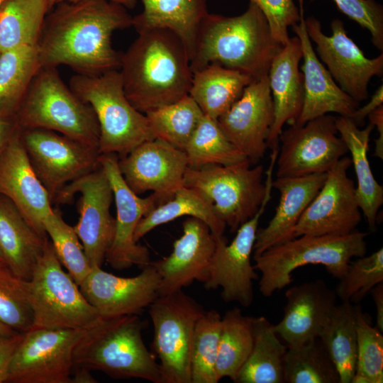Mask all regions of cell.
Here are the masks:
<instances>
[{"instance_id": "1", "label": "cell", "mask_w": 383, "mask_h": 383, "mask_svg": "<svg viewBox=\"0 0 383 383\" xmlns=\"http://www.w3.org/2000/svg\"><path fill=\"white\" fill-rule=\"evenodd\" d=\"M45 18L38 44L42 67L65 65L78 74L118 70L113 33L133 26L124 6L106 0L60 1Z\"/></svg>"}, {"instance_id": "2", "label": "cell", "mask_w": 383, "mask_h": 383, "mask_svg": "<svg viewBox=\"0 0 383 383\" xmlns=\"http://www.w3.org/2000/svg\"><path fill=\"white\" fill-rule=\"evenodd\" d=\"M121 54L118 70L123 89L139 111L172 104L189 94L193 72L182 40L167 29H149Z\"/></svg>"}, {"instance_id": "3", "label": "cell", "mask_w": 383, "mask_h": 383, "mask_svg": "<svg viewBox=\"0 0 383 383\" xmlns=\"http://www.w3.org/2000/svg\"><path fill=\"white\" fill-rule=\"evenodd\" d=\"M283 46L272 35L261 10L250 2L239 16L206 14L199 29L191 68L194 72L214 63L256 80L268 74Z\"/></svg>"}, {"instance_id": "4", "label": "cell", "mask_w": 383, "mask_h": 383, "mask_svg": "<svg viewBox=\"0 0 383 383\" xmlns=\"http://www.w3.org/2000/svg\"><path fill=\"white\" fill-rule=\"evenodd\" d=\"M138 315L101 318L86 329L74 351V366L101 371L115 379L162 383L156 356L145 346Z\"/></svg>"}, {"instance_id": "5", "label": "cell", "mask_w": 383, "mask_h": 383, "mask_svg": "<svg viewBox=\"0 0 383 383\" xmlns=\"http://www.w3.org/2000/svg\"><path fill=\"white\" fill-rule=\"evenodd\" d=\"M367 235L357 230L346 235H302L254 255V268L261 274L260 292L270 297L292 283L294 270L306 265H323L341 279L353 258L365 255Z\"/></svg>"}, {"instance_id": "6", "label": "cell", "mask_w": 383, "mask_h": 383, "mask_svg": "<svg viewBox=\"0 0 383 383\" xmlns=\"http://www.w3.org/2000/svg\"><path fill=\"white\" fill-rule=\"evenodd\" d=\"M16 118L21 130H49L99 148V126L92 108L65 84L57 67H41Z\"/></svg>"}, {"instance_id": "7", "label": "cell", "mask_w": 383, "mask_h": 383, "mask_svg": "<svg viewBox=\"0 0 383 383\" xmlns=\"http://www.w3.org/2000/svg\"><path fill=\"white\" fill-rule=\"evenodd\" d=\"M69 87L96 115L101 154L121 157L141 143L153 139L146 115L126 96L119 70L99 74L77 73L70 78Z\"/></svg>"}, {"instance_id": "8", "label": "cell", "mask_w": 383, "mask_h": 383, "mask_svg": "<svg viewBox=\"0 0 383 383\" xmlns=\"http://www.w3.org/2000/svg\"><path fill=\"white\" fill-rule=\"evenodd\" d=\"M62 266L48 239L30 278L23 282L33 313L30 329H87L102 318Z\"/></svg>"}, {"instance_id": "9", "label": "cell", "mask_w": 383, "mask_h": 383, "mask_svg": "<svg viewBox=\"0 0 383 383\" xmlns=\"http://www.w3.org/2000/svg\"><path fill=\"white\" fill-rule=\"evenodd\" d=\"M264 167L248 160L231 165L187 169L184 185L200 192L218 219L235 233L259 210L266 185Z\"/></svg>"}, {"instance_id": "10", "label": "cell", "mask_w": 383, "mask_h": 383, "mask_svg": "<svg viewBox=\"0 0 383 383\" xmlns=\"http://www.w3.org/2000/svg\"><path fill=\"white\" fill-rule=\"evenodd\" d=\"M148 307L154 330L152 348L162 383H192L194 331L205 310L182 289L159 296Z\"/></svg>"}, {"instance_id": "11", "label": "cell", "mask_w": 383, "mask_h": 383, "mask_svg": "<svg viewBox=\"0 0 383 383\" xmlns=\"http://www.w3.org/2000/svg\"><path fill=\"white\" fill-rule=\"evenodd\" d=\"M272 167L265 172V194L257 212L243 223L228 243L223 235L216 238V248L208 270L204 287L221 289V296L226 303L237 302L250 306L254 299L253 282L258 274L251 262L260 220L271 199L273 180Z\"/></svg>"}, {"instance_id": "12", "label": "cell", "mask_w": 383, "mask_h": 383, "mask_svg": "<svg viewBox=\"0 0 383 383\" xmlns=\"http://www.w3.org/2000/svg\"><path fill=\"white\" fill-rule=\"evenodd\" d=\"M20 135L52 204L65 186L100 167L97 148L45 129H20Z\"/></svg>"}, {"instance_id": "13", "label": "cell", "mask_w": 383, "mask_h": 383, "mask_svg": "<svg viewBox=\"0 0 383 383\" xmlns=\"http://www.w3.org/2000/svg\"><path fill=\"white\" fill-rule=\"evenodd\" d=\"M86 329H30L10 362L6 382L71 383L74 351Z\"/></svg>"}, {"instance_id": "14", "label": "cell", "mask_w": 383, "mask_h": 383, "mask_svg": "<svg viewBox=\"0 0 383 383\" xmlns=\"http://www.w3.org/2000/svg\"><path fill=\"white\" fill-rule=\"evenodd\" d=\"M335 118L325 114L282 131L275 163L277 177L326 173L344 157L348 150L338 135Z\"/></svg>"}, {"instance_id": "15", "label": "cell", "mask_w": 383, "mask_h": 383, "mask_svg": "<svg viewBox=\"0 0 383 383\" xmlns=\"http://www.w3.org/2000/svg\"><path fill=\"white\" fill-rule=\"evenodd\" d=\"M77 193L80 194L79 217L73 227L91 267H101L113 238L116 221L110 212L113 190L101 166L65 186L52 204L70 203Z\"/></svg>"}, {"instance_id": "16", "label": "cell", "mask_w": 383, "mask_h": 383, "mask_svg": "<svg viewBox=\"0 0 383 383\" xmlns=\"http://www.w3.org/2000/svg\"><path fill=\"white\" fill-rule=\"evenodd\" d=\"M309 37L316 44L318 55L339 87L357 102L368 98L371 79L383 74V54L367 58L348 35L343 22L333 19L332 35L322 31L320 21L313 16L304 20Z\"/></svg>"}, {"instance_id": "17", "label": "cell", "mask_w": 383, "mask_h": 383, "mask_svg": "<svg viewBox=\"0 0 383 383\" xmlns=\"http://www.w3.org/2000/svg\"><path fill=\"white\" fill-rule=\"evenodd\" d=\"M116 154H101L100 166L113 190L116 209L115 232L105 260L113 269L122 270L136 265L141 270L151 261L148 248L138 244L134 233L140 221L164 199L155 193L141 198L127 185L119 170Z\"/></svg>"}, {"instance_id": "18", "label": "cell", "mask_w": 383, "mask_h": 383, "mask_svg": "<svg viewBox=\"0 0 383 383\" xmlns=\"http://www.w3.org/2000/svg\"><path fill=\"white\" fill-rule=\"evenodd\" d=\"M351 165V159L344 156L326 172L323 184L295 227L294 238L346 235L356 230L362 214L354 182L348 175Z\"/></svg>"}, {"instance_id": "19", "label": "cell", "mask_w": 383, "mask_h": 383, "mask_svg": "<svg viewBox=\"0 0 383 383\" xmlns=\"http://www.w3.org/2000/svg\"><path fill=\"white\" fill-rule=\"evenodd\" d=\"M119 170L128 187L139 195L151 191L165 201L184 185L188 161L184 150L153 138L118 157Z\"/></svg>"}, {"instance_id": "20", "label": "cell", "mask_w": 383, "mask_h": 383, "mask_svg": "<svg viewBox=\"0 0 383 383\" xmlns=\"http://www.w3.org/2000/svg\"><path fill=\"white\" fill-rule=\"evenodd\" d=\"M268 74L253 80L217 121L227 138L252 165L262 159L274 123Z\"/></svg>"}, {"instance_id": "21", "label": "cell", "mask_w": 383, "mask_h": 383, "mask_svg": "<svg viewBox=\"0 0 383 383\" xmlns=\"http://www.w3.org/2000/svg\"><path fill=\"white\" fill-rule=\"evenodd\" d=\"M160 278L152 262L134 277H123L91 267L79 285L102 318L139 315L159 296Z\"/></svg>"}, {"instance_id": "22", "label": "cell", "mask_w": 383, "mask_h": 383, "mask_svg": "<svg viewBox=\"0 0 383 383\" xmlns=\"http://www.w3.org/2000/svg\"><path fill=\"white\" fill-rule=\"evenodd\" d=\"M0 195L8 199L41 237L47 238L43 221L53 207L36 175L18 128L0 154Z\"/></svg>"}, {"instance_id": "23", "label": "cell", "mask_w": 383, "mask_h": 383, "mask_svg": "<svg viewBox=\"0 0 383 383\" xmlns=\"http://www.w3.org/2000/svg\"><path fill=\"white\" fill-rule=\"evenodd\" d=\"M216 238L201 220L189 217L182 223V234L172 252L152 262L160 278L159 296L182 289L194 281L206 282Z\"/></svg>"}, {"instance_id": "24", "label": "cell", "mask_w": 383, "mask_h": 383, "mask_svg": "<svg viewBox=\"0 0 383 383\" xmlns=\"http://www.w3.org/2000/svg\"><path fill=\"white\" fill-rule=\"evenodd\" d=\"M283 316L274 325L287 347H299L318 338L336 304L337 295L318 279L291 287L285 292Z\"/></svg>"}, {"instance_id": "25", "label": "cell", "mask_w": 383, "mask_h": 383, "mask_svg": "<svg viewBox=\"0 0 383 383\" xmlns=\"http://www.w3.org/2000/svg\"><path fill=\"white\" fill-rule=\"evenodd\" d=\"M298 2L300 21L292 28L301 45L304 62L301 70L304 75V99L301 114L294 125H304L311 119L328 113L350 117L359 107L360 103L339 87L318 60L306 29L304 1Z\"/></svg>"}, {"instance_id": "26", "label": "cell", "mask_w": 383, "mask_h": 383, "mask_svg": "<svg viewBox=\"0 0 383 383\" xmlns=\"http://www.w3.org/2000/svg\"><path fill=\"white\" fill-rule=\"evenodd\" d=\"M301 59V45L296 35L289 38L270 65L268 79L274 111L267 140L270 150L278 148L284 125H294L301 114L304 99V75L299 70Z\"/></svg>"}, {"instance_id": "27", "label": "cell", "mask_w": 383, "mask_h": 383, "mask_svg": "<svg viewBox=\"0 0 383 383\" xmlns=\"http://www.w3.org/2000/svg\"><path fill=\"white\" fill-rule=\"evenodd\" d=\"M326 173L301 177H277L272 187L280 194L275 213L268 224L258 228L253 247L254 255L294 238V229L304 211L316 196Z\"/></svg>"}, {"instance_id": "28", "label": "cell", "mask_w": 383, "mask_h": 383, "mask_svg": "<svg viewBox=\"0 0 383 383\" xmlns=\"http://www.w3.org/2000/svg\"><path fill=\"white\" fill-rule=\"evenodd\" d=\"M48 239L39 235L17 208L0 195V252L16 277L30 278Z\"/></svg>"}, {"instance_id": "29", "label": "cell", "mask_w": 383, "mask_h": 383, "mask_svg": "<svg viewBox=\"0 0 383 383\" xmlns=\"http://www.w3.org/2000/svg\"><path fill=\"white\" fill-rule=\"evenodd\" d=\"M142 12L133 17L137 32L167 29L182 40L190 61L194 52L200 25L208 13L206 0H141Z\"/></svg>"}, {"instance_id": "30", "label": "cell", "mask_w": 383, "mask_h": 383, "mask_svg": "<svg viewBox=\"0 0 383 383\" xmlns=\"http://www.w3.org/2000/svg\"><path fill=\"white\" fill-rule=\"evenodd\" d=\"M335 124L350 152L357 185L356 199L372 231L377 228V213L383 204V187L375 179L367 157L371 132L374 126L369 123L360 128L349 117L338 116Z\"/></svg>"}, {"instance_id": "31", "label": "cell", "mask_w": 383, "mask_h": 383, "mask_svg": "<svg viewBox=\"0 0 383 383\" xmlns=\"http://www.w3.org/2000/svg\"><path fill=\"white\" fill-rule=\"evenodd\" d=\"M252 81L243 73L210 64L193 72L189 95L204 115L217 120L240 99Z\"/></svg>"}, {"instance_id": "32", "label": "cell", "mask_w": 383, "mask_h": 383, "mask_svg": "<svg viewBox=\"0 0 383 383\" xmlns=\"http://www.w3.org/2000/svg\"><path fill=\"white\" fill-rule=\"evenodd\" d=\"M253 344L236 374L235 383H284V360L287 350L265 316L252 318Z\"/></svg>"}, {"instance_id": "33", "label": "cell", "mask_w": 383, "mask_h": 383, "mask_svg": "<svg viewBox=\"0 0 383 383\" xmlns=\"http://www.w3.org/2000/svg\"><path fill=\"white\" fill-rule=\"evenodd\" d=\"M184 216L203 221L215 238L223 235L226 226L215 215L210 203L197 190L183 185L170 199L155 206L140 221L134 239L138 243L156 227Z\"/></svg>"}, {"instance_id": "34", "label": "cell", "mask_w": 383, "mask_h": 383, "mask_svg": "<svg viewBox=\"0 0 383 383\" xmlns=\"http://www.w3.org/2000/svg\"><path fill=\"white\" fill-rule=\"evenodd\" d=\"M357 304L336 305L319 338L335 365L340 383H351L357 360Z\"/></svg>"}, {"instance_id": "35", "label": "cell", "mask_w": 383, "mask_h": 383, "mask_svg": "<svg viewBox=\"0 0 383 383\" xmlns=\"http://www.w3.org/2000/svg\"><path fill=\"white\" fill-rule=\"evenodd\" d=\"M50 10L47 0H4L0 5V51L38 45Z\"/></svg>"}, {"instance_id": "36", "label": "cell", "mask_w": 383, "mask_h": 383, "mask_svg": "<svg viewBox=\"0 0 383 383\" xmlns=\"http://www.w3.org/2000/svg\"><path fill=\"white\" fill-rule=\"evenodd\" d=\"M41 67L38 45L1 52L0 111L16 114Z\"/></svg>"}, {"instance_id": "37", "label": "cell", "mask_w": 383, "mask_h": 383, "mask_svg": "<svg viewBox=\"0 0 383 383\" xmlns=\"http://www.w3.org/2000/svg\"><path fill=\"white\" fill-rule=\"evenodd\" d=\"M252 318L234 307L221 317L216 372L218 381H232L246 361L253 344Z\"/></svg>"}, {"instance_id": "38", "label": "cell", "mask_w": 383, "mask_h": 383, "mask_svg": "<svg viewBox=\"0 0 383 383\" xmlns=\"http://www.w3.org/2000/svg\"><path fill=\"white\" fill-rule=\"evenodd\" d=\"M191 169L248 160L227 138L217 120L204 115L184 150Z\"/></svg>"}, {"instance_id": "39", "label": "cell", "mask_w": 383, "mask_h": 383, "mask_svg": "<svg viewBox=\"0 0 383 383\" xmlns=\"http://www.w3.org/2000/svg\"><path fill=\"white\" fill-rule=\"evenodd\" d=\"M284 383H340L338 370L319 338L299 347H287Z\"/></svg>"}, {"instance_id": "40", "label": "cell", "mask_w": 383, "mask_h": 383, "mask_svg": "<svg viewBox=\"0 0 383 383\" xmlns=\"http://www.w3.org/2000/svg\"><path fill=\"white\" fill-rule=\"evenodd\" d=\"M145 114L153 138L165 140L182 150L204 115L189 94Z\"/></svg>"}, {"instance_id": "41", "label": "cell", "mask_w": 383, "mask_h": 383, "mask_svg": "<svg viewBox=\"0 0 383 383\" xmlns=\"http://www.w3.org/2000/svg\"><path fill=\"white\" fill-rule=\"evenodd\" d=\"M221 316L215 309L205 311L197 320L191 350L192 383H217L216 364Z\"/></svg>"}, {"instance_id": "42", "label": "cell", "mask_w": 383, "mask_h": 383, "mask_svg": "<svg viewBox=\"0 0 383 383\" xmlns=\"http://www.w3.org/2000/svg\"><path fill=\"white\" fill-rule=\"evenodd\" d=\"M43 224L59 261L79 287L91 267L74 227L67 224L60 211L54 208Z\"/></svg>"}, {"instance_id": "43", "label": "cell", "mask_w": 383, "mask_h": 383, "mask_svg": "<svg viewBox=\"0 0 383 383\" xmlns=\"http://www.w3.org/2000/svg\"><path fill=\"white\" fill-rule=\"evenodd\" d=\"M357 304V360L351 383L383 382V335Z\"/></svg>"}, {"instance_id": "44", "label": "cell", "mask_w": 383, "mask_h": 383, "mask_svg": "<svg viewBox=\"0 0 383 383\" xmlns=\"http://www.w3.org/2000/svg\"><path fill=\"white\" fill-rule=\"evenodd\" d=\"M351 260L335 292L341 301L360 304L377 284L383 282V249Z\"/></svg>"}, {"instance_id": "45", "label": "cell", "mask_w": 383, "mask_h": 383, "mask_svg": "<svg viewBox=\"0 0 383 383\" xmlns=\"http://www.w3.org/2000/svg\"><path fill=\"white\" fill-rule=\"evenodd\" d=\"M23 282L16 277L0 280V321L21 333L29 331L33 324Z\"/></svg>"}, {"instance_id": "46", "label": "cell", "mask_w": 383, "mask_h": 383, "mask_svg": "<svg viewBox=\"0 0 383 383\" xmlns=\"http://www.w3.org/2000/svg\"><path fill=\"white\" fill-rule=\"evenodd\" d=\"M303 1L304 0H298ZM313 1V0H311ZM338 9L351 20L366 28L373 45L383 51V7L375 0H333Z\"/></svg>"}, {"instance_id": "47", "label": "cell", "mask_w": 383, "mask_h": 383, "mask_svg": "<svg viewBox=\"0 0 383 383\" xmlns=\"http://www.w3.org/2000/svg\"><path fill=\"white\" fill-rule=\"evenodd\" d=\"M265 16L273 38L284 45L289 40L288 28L300 21L299 9L294 0H249Z\"/></svg>"}, {"instance_id": "48", "label": "cell", "mask_w": 383, "mask_h": 383, "mask_svg": "<svg viewBox=\"0 0 383 383\" xmlns=\"http://www.w3.org/2000/svg\"><path fill=\"white\" fill-rule=\"evenodd\" d=\"M23 334L24 332H19L11 336L0 337V383L6 382L10 362Z\"/></svg>"}, {"instance_id": "49", "label": "cell", "mask_w": 383, "mask_h": 383, "mask_svg": "<svg viewBox=\"0 0 383 383\" xmlns=\"http://www.w3.org/2000/svg\"><path fill=\"white\" fill-rule=\"evenodd\" d=\"M383 102V86L381 84L372 96L370 100L363 106L358 107L349 117L357 126H362L365 118Z\"/></svg>"}, {"instance_id": "50", "label": "cell", "mask_w": 383, "mask_h": 383, "mask_svg": "<svg viewBox=\"0 0 383 383\" xmlns=\"http://www.w3.org/2000/svg\"><path fill=\"white\" fill-rule=\"evenodd\" d=\"M18 128L16 114L0 111V154L10 138Z\"/></svg>"}, {"instance_id": "51", "label": "cell", "mask_w": 383, "mask_h": 383, "mask_svg": "<svg viewBox=\"0 0 383 383\" xmlns=\"http://www.w3.org/2000/svg\"><path fill=\"white\" fill-rule=\"evenodd\" d=\"M370 123L377 128L378 138L374 141L373 156L383 159V105L379 106L368 116Z\"/></svg>"}, {"instance_id": "52", "label": "cell", "mask_w": 383, "mask_h": 383, "mask_svg": "<svg viewBox=\"0 0 383 383\" xmlns=\"http://www.w3.org/2000/svg\"><path fill=\"white\" fill-rule=\"evenodd\" d=\"M370 293L376 307V328L383 332V282L377 284Z\"/></svg>"}, {"instance_id": "53", "label": "cell", "mask_w": 383, "mask_h": 383, "mask_svg": "<svg viewBox=\"0 0 383 383\" xmlns=\"http://www.w3.org/2000/svg\"><path fill=\"white\" fill-rule=\"evenodd\" d=\"M96 379L90 374V370L83 367H73L71 383H94Z\"/></svg>"}, {"instance_id": "54", "label": "cell", "mask_w": 383, "mask_h": 383, "mask_svg": "<svg viewBox=\"0 0 383 383\" xmlns=\"http://www.w3.org/2000/svg\"><path fill=\"white\" fill-rule=\"evenodd\" d=\"M79 0H59L60 1H76ZM111 2L118 4L124 6L127 9H133L137 4V0H106ZM57 2V3H58Z\"/></svg>"}, {"instance_id": "55", "label": "cell", "mask_w": 383, "mask_h": 383, "mask_svg": "<svg viewBox=\"0 0 383 383\" xmlns=\"http://www.w3.org/2000/svg\"><path fill=\"white\" fill-rule=\"evenodd\" d=\"M19 332L0 321V337H9Z\"/></svg>"}, {"instance_id": "56", "label": "cell", "mask_w": 383, "mask_h": 383, "mask_svg": "<svg viewBox=\"0 0 383 383\" xmlns=\"http://www.w3.org/2000/svg\"><path fill=\"white\" fill-rule=\"evenodd\" d=\"M12 272L9 268L7 267V265L0 261V275L6 274L8 273Z\"/></svg>"}, {"instance_id": "57", "label": "cell", "mask_w": 383, "mask_h": 383, "mask_svg": "<svg viewBox=\"0 0 383 383\" xmlns=\"http://www.w3.org/2000/svg\"><path fill=\"white\" fill-rule=\"evenodd\" d=\"M50 4V6L52 9L53 6L58 2L59 0H47Z\"/></svg>"}, {"instance_id": "58", "label": "cell", "mask_w": 383, "mask_h": 383, "mask_svg": "<svg viewBox=\"0 0 383 383\" xmlns=\"http://www.w3.org/2000/svg\"><path fill=\"white\" fill-rule=\"evenodd\" d=\"M0 261L2 262H4V263H5V262H4V257H3V255H2V254H1V252H0Z\"/></svg>"}, {"instance_id": "59", "label": "cell", "mask_w": 383, "mask_h": 383, "mask_svg": "<svg viewBox=\"0 0 383 383\" xmlns=\"http://www.w3.org/2000/svg\"><path fill=\"white\" fill-rule=\"evenodd\" d=\"M4 0H0V5Z\"/></svg>"}, {"instance_id": "60", "label": "cell", "mask_w": 383, "mask_h": 383, "mask_svg": "<svg viewBox=\"0 0 383 383\" xmlns=\"http://www.w3.org/2000/svg\"><path fill=\"white\" fill-rule=\"evenodd\" d=\"M0 53H1V51H0Z\"/></svg>"}]
</instances>
